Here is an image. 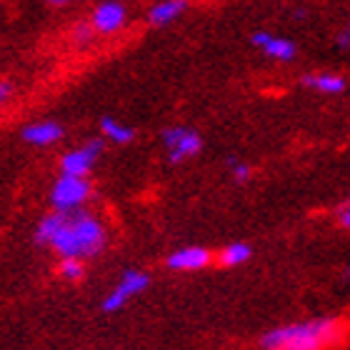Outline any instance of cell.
<instances>
[{
    "mask_svg": "<svg viewBox=\"0 0 350 350\" xmlns=\"http://www.w3.org/2000/svg\"><path fill=\"white\" fill-rule=\"evenodd\" d=\"M108 235H105V226L100 220L90 215L85 211L68 213L66 223L58 230V235L53 238L51 248L58 253L60 258H95L105 248Z\"/></svg>",
    "mask_w": 350,
    "mask_h": 350,
    "instance_id": "cell-1",
    "label": "cell"
},
{
    "mask_svg": "<svg viewBox=\"0 0 350 350\" xmlns=\"http://www.w3.org/2000/svg\"><path fill=\"white\" fill-rule=\"evenodd\" d=\"M340 338V323L330 318H315L306 323H291L265 333L262 350H325Z\"/></svg>",
    "mask_w": 350,
    "mask_h": 350,
    "instance_id": "cell-2",
    "label": "cell"
},
{
    "mask_svg": "<svg viewBox=\"0 0 350 350\" xmlns=\"http://www.w3.org/2000/svg\"><path fill=\"white\" fill-rule=\"evenodd\" d=\"M90 196V183L78 175H63L51 188V205L53 211L60 213H75Z\"/></svg>",
    "mask_w": 350,
    "mask_h": 350,
    "instance_id": "cell-3",
    "label": "cell"
},
{
    "mask_svg": "<svg viewBox=\"0 0 350 350\" xmlns=\"http://www.w3.org/2000/svg\"><path fill=\"white\" fill-rule=\"evenodd\" d=\"M163 146L168 148V163L180 165L203 148V140L193 128L173 125L168 131H163Z\"/></svg>",
    "mask_w": 350,
    "mask_h": 350,
    "instance_id": "cell-4",
    "label": "cell"
},
{
    "mask_svg": "<svg viewBox=\"0 0 350 350\" xmlns=\"http://www.w3.org/2000/svg\"><path fill=\"white\" fill-rule=\"evenodd\" d=\"M148 285H150V275H148V273H143V270H125L116 288L103 298L100 308L105 313H118L133 295L143 293Z\"/></svg>",
    "mask_w": 350,
    "mask_h": 350,
    "instance_id": "cell-5",
    "label": "cell"
},
{
    "mask_svg": "<svg viewBox=\"0 0 350 350\" xmlns=\"http://www.w3.org/2000/svg\"><path fill=\"white\" fill-rule=\"evenodd\" d=\"M103 138H93L83 143V146L68 150L63 158H60V173L63 175H78V178H85L90 170H93L98 155L103 153Z\"/></svg>",
    "mask_w": 350,
    "mask_h": 350,
    "instance_id": "cell-6",
    "label": "cell"
},
{
    "mask_svg": "<svg viewBox=\"0 0 350 350\" xmlns=\"http://www.w3.org/2000/svg\"><path fill=\"white\" fill-rule=\"evenodd\" d=\"M125 21H128V10L120 0H100L95 5L93 15H90V23H93L95 33L100 36H113L123 28Z\"/></svg>",
    "mask_w": 350,
    "mask_h": 350,
    "instance_id": "cell-7",
    "label": "cell"
},
{
    "mask_svg": "<svg viewBox=\"0 0 350 350\" xmlns=\"http://www.w3.org/2000/svg\"><path fill=\"white\" fill-rule=\"evenodd\" d=\"M250 43L256 45L258 51H262L268 58L273 60H280V63H288V60L295 58V43L288 40V38H280V36H273V33H265V30H256L253 36H250Z\"/></svg>",
    "mask_w": 350,
    "mask_h": 350,
    "instance_id": "cell-8",
    "label": "cell"
},
{
    "mask_svg": "<svg viewBox=\"0 0 350 350\" xmlns=\"http://www.w3.org/2000/svg\"><path fill=\"white\" fill-rule=\"evenodd\" d=\"M211 262V253L200 245H188V248H180L170 253L165 265L170 270H178V273H190V270H200Z\"/></svg>",
    "mask_w": 350,
    "mask_h": 350,
    "instance_id": "cell-9",
    "label": "cell"
},
{
    "mask_svg": "<svg viewBox=\"0 0 350 350\" xmlns=\"http://www.w3.org/2000/svg\"><path fill=\"white\" fill-rule=\"evenodd\" d=\"M21 135L25 143H30V146L48 148L63 138V125L55 123V120H38V123L25 125Z\"/></svg>",
    "mask_w": 350,
    "mask_h": 350,
    "instance_id": "cell-10",
    "label": "cell"
},
{
    "mask_svg": "<svg viewBox=\"0 0 350 350\" xmlns=\"http://www.w3.org/2000/svg\"><path fill=\"white\" fill-rule=\"evenodd\" d=\"M185 8H188V0H161L148 10V21L155 28H163V25H170L173 21H178Z\"/></svg>",
    "mask_w": 350,
    "mask_h": 350,
    "instance_id": "cell-11",
    "label": "cell"
},
{
    "mask_svg": "<svg viewBox=\"0 0 350 350\" xmlns=\"http://www.w3.org/2000/svg\"><path fill=\"white\" fill-rule=\"evenodd\" d=\"M303 85L323 95H340L345 90V78L338 73H310L303 78Z\"/></svg>",
    "mask_w": 350,
    "mask_h": 350,
    "instance_id": "cell-12",
    "label": "cell"
},
{
    "mask_svg": "<svg viewBox=\"0 0 350 350\" xmlns=\"http://www.w3.org/2000/svg\"><path fill=\"white\" fill-rule=\"evenodd\" d=\"M66 218H68V213H60V211H53V213H48V215H43L36 228L38 245H51L53 238L58 235V230L63 228V223H66Z\"/></svg>",
    "mask_w": 350,
    "mask_h": 350,
    "instance_id": "cell-13",
    "label": "cell"
},
{
    "mask_svg": "<svg viewBox=\"0 0 350 350\" xmlns=\"http://www.w3.org/2000/svg\"><path fill=\"white\" fill-rule=\"evenodd\" d=\"M100 133L108 140L118 143V146H125V143H131V140L135 138L133 128H128V125H123V123H118L116 118H108V116L100 120Z\"/></svg>",
    "mask_w": 350,
    "mask_h": 350,
    "instance_id": "cell-14",
    "label": "cell"
},
{
    "mask_svg": "<svg viewBox=\"0 0 350 350\" xmlns=\"http://www.w3.org/2000/svg\"><path fill=\"white\" fill-rule=\"evenodd\" d=\"M253 256V248H250L248 243H230L228 248L220 250V265H226V268H235V265H243V262H248V258Z\"/></svg>",
    "mask_w": 350,
    "mask_h": 350,
    "instance_id": "cell-15",
    "label": "cell"
},
{
    "mask_svg": "<svg viewBox=\"0 0 350 350\" xmlns=\"http://www.w3.org/2000/svg\"><path fill=\"white\" fill-rule=\"evenodd\" d=\"M58 273L60 278H66V280H81L83 273H85V265H83V258H60V265H58Z\"/></svg>",
    "mask_w": 350,
    "mask_h": 350,
    "instance_id": "cell-16",
    "label": "cell"
},
{
    "mask_svg": "<svg viewBox=\"0 0 350 350\" xmlns=\"http://www.w3.org/2000/svg\"><path fill=\"white\" fill-rule=\"evenodd\" d=\"M228 168H230V173H233L235 183H245L250 178L248 163H241V161H235V158H230V161H228Z\"/></svg>",
    "mask_w": 350,
    "mask_h": 350,
    "instance_id": "cell-17",
    "label": "cell"
},
{
    "mask_svg": "<svg viewBox=\"0 0 350 350\" xmlns=\"http://www.w3.org/2000/svg\"><path fill=\"white\" fill-rule=\"evenodd\" d=\"M93 33H95L93 23H78V25L73 28V40H75V43L85 45L88 40L93 38Z\"/></svg>",
    "mask_w": 350,
    "mask_h": 350,
    "instance_id": "cell-18",
    "label": "cell"
},
{
    "mask_svg": "<svg viewBox=\"0 0 350 350\" xmlns=\"http://www.w3.org/2000/svg\"><path fill=\"white\" fill-rule=\"evenodd\" d=\"M336 215H338V223H340V228L350 230V203H343V205H340Z\"/></svg>",
    "mask_w": 350,
    "mask_h": 350,
    "instance_id": "cell-19",
    "label": "cell"
},
{
    "mask_svg": "<svg viewBox=\"0 0 350 350\" xmlns=\"http://www.w3.org/2000/svg\"><path fill=\"white\" fill-rule=\"evenodd\" d=\"M336 45L338 48H350V25H345L336 38Z\"/></svg>",
    "mask_w": 350,
    "mask_h": 350,
    "instance_id": "cell-20",
    "label": "cell"
},
{
    "mask_svg": "<svg viewBox=\"0 0 350 350\" xmlns=\"http://www.w3.org/2000/svg\"><path fill=\"white\" fill-rule=\"evenodd\" d=\"M10 93H13V85H10V83H8V81L0 83V100L5 103L8 98H10Z\"/></svg>",
    "mask_w": 350,
    "mask_h": 350,
    "instance_id": "cell-21",
    "label": "cell"
},
{
    "mask_svg": "<svg viewBox=\"0 0 350 350\" xmlns=\"http://www.w3.org/2000/svg\"><path fill=\"white\" fill-rule=\"evenodd\" d=\"M48 3H53V5H63V3H68V0H48Z\"/></svg>",
    "mask_w": 350,
    "mask_h": 350,
    "instance_id": "cell-22",
    "label": "cell"
},
{
    "mask_svg": "<svg viewBox=\"0 0 350 350\" xmlns=\"http://www.w3.org/2000/svg\"><path fill=\"white\" fill-rule=\"evenodd\" d=\"M345 275H348V278H350V265H348V270H345Z\"/></svg>",
    "mask_w": 350,
    "mask_h": 350,
    "instance_id": "cell-23",
    "label": "cell"
},
{
    "mask_svg": "<svg viewBox=\"0 0 350 350\" xmlns=\"http://www.w3.org/2000/svg\"><path fill=\"white\" fill-rule=\"evenodd\" d=\"M345 203H350V196H348V200H345Z\"/></svg>",
    "mask_w": 350,
    "mask_h": 350,
    "instance_id": "cell-24",
    "label": "cell"
}]
</instances>
